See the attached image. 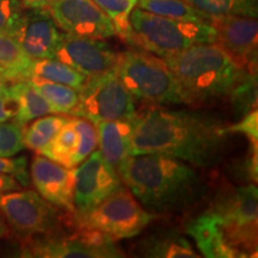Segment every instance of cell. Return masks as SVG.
Returning a JSON list of instances; mask_svg holds the SVG:
<instances>
[{"mask_svg":"<svg viewBox=\"0 0 258 258\" xmlns=\"http://www.w3.org/2000/svg\"><path fill=\"white\" fill-rule=\"evenodd\" d=\"M129 156L164 154L194 167L219 165L227 151L228 135L218 118L202 112L148 106L133 117Z\"/></svg>","mask_w":258,"mask_h":258,"instance_id":"obj_1","label":"cell"},{"mask_svg":"<svg viewBox=\"0 0 258 258\" xmlns=\"http://www.w3.org/2000/svg\"><path fill=\"white\" fill-rule=\"evenodd\" d=\"M117 173L140 205L156 215L191 212L209 194L207 182L195 167L164 154L129 156Z\"/></svg>","mask_w":258,"mask_h":258,"instance_id":"obj_2","label":"cell"},{"mask_svg":"<svg viewBox=\"0 0 258 258\" xmlns=\"http://www.w3.org/2000/svg\"><path fill=\"white\" fill-rule=\"evenodd\" d=\"M163 60L178 80L185 105L195 108L227 99L245 71L218 42L195 44Z\"/></svg>","mask_w":258,"mask_h":258,"instance_id":"obj_3","label":"cell"},{"mask_svg":"<svg viewBox=\"0 0 258 258\" xmlns=\"http://www.w3.org/2000/svg\"><path fill=\"white\" fill-rule=\"evenodd\" d=\"M115 72L135 101L147 106L185 104L175 74L163 60L146 50L118 53Z\"/></svg>","mask_w":258,"mask_h":258,"instance_id":"obj_4","label":"cell"},{"mask_svg":"<svg viewBox=\"0 0 258 258\" xmlns=\"http://www.w3.org/2000/svg\"><path fill=\"white\" fill-rule=\"evenodd\" d=\"M132 44L165 57L200 43L217 42V31L208 23L178 21L135 8L131 17Z\"/></svg>","mask_w":258,"mask_h":258,"instance_id":"obj_5","label":"cell"},{"mask_svg":"<svg viewBox=\"0 0 258 258\" xmlns=\"http://www.w3.org/2000/svg\"><path fill=\"white\" fill-rule=\"evenodd\" d=\"M206 212L217 220L226 240L241 257L257 256L258 190L256 184L220 186Z\"/></svg>","mask_w":258,"mask_h":258,"instance_id":"obj_6","label":"cell"},{"mask_svg":"<svg viewBox=\"0 0 258 258\" xmlns=\"http://www.w3.org/2000/svg\"><path fill=\"white\" fill-rule=\"evenodd\" d=\"M157 215L145 209L127 186L122 184L97 207L73 218L74 226L98 231L114 241L134 238L144 232Z\"/></svg>","mask_w":258,"mask_h":258,"instance_id":"obj_7","label":"cell"},{"mask_svg":"<svg viewBox=\"0 0 258 258\" xmlns=\"http://www.w3.org/2000/svg\"><path fill=\"white\" fill-rule=\"evenodd\" d=\"M72 233L62 230L22 239L21 257L108 258L124 257L114 241L101 232L74 226Z\"/></svg>","mask_w":258,"mask_h":258,"instance_id":"obj_8","label":"cell"},{"mask_svg":"<svg viewBox=\"0 0 258 258\" xmlns=\"http://www.w3.org/2000/svg\"><path fill=\"white\" fill-rule=\"evenodd\" d=\"M78 93V104L70 114L73 117L86 118L96 124L103 121L132 120L137 114L135 99L115 71L90 77Z\"/></svg>","mask_w":258,"mask_h":258,"instance_id":"obj_9","label":"cell"},{"mask_svg":"<svg viewBox=\"0 0 258 258\" xmlns=\"http://www.w3.org/2000/svg\"><path fill=\"white\" fill-rule=\"evenodd\" d=\"M0 213L18 237L49 234L69 225L59 208L34 190L0 194Z\"/></svg>","mask_w":258,"mask_h":258,"instance_id":"obj_10","label":"cell"},{"mask_svg":"<svg viewBox=\"0 0 258 258\" xmlns=\"http://www.w3.org/2000/svg\"><path fill=\"white\" fill-rule=\"evenodd\" d=\"M76 169L73 218L83 217L122 185L117 170L106 161L99 151H93Z\"/></svg>","mask_w":258,"mask_h":258,"instance_id":"obj_11","label":"cell"},{"mask_svg":"<svg viewBox=\"0 0 258 258\" xmlns=\"http://www.w3.org/2000/svg\"><path fill=\"white\" fill-rule=\"evenodd\" d=\"M55 59L90 78L115 71L118 53L101 38L74 36L63 32Z\"/></svg>","mask_w":258,"mask_h":258,"instance_id":"obj_12","label":"cell"},{"mask_svg":"<svg viewBox=\"0 0 258 258\" xmlns=\"http://www.w3.org/2000/svg\"><path fill=\"white\" fill-rule=\"evenodd\" d=\"M48 10L66 34L101 40L116 35L110 18L92 0H57Z\"/></svg>","mask_w":258,"mask_h":258,"instance_id":"obj_13","label":"cell"},{"mask_svg":"<svg viewBox=\"0 0 258 258\" xmlns=\"http://www.w3.org/2000/svg\"><path fill=\"white\" fill-rule=\"evenodd\" d=\"M217 42L244 69L257 71V18L243 16L212 17Z\"/></svg>","mask_w":258,"mask_h":258,"instance_id":"obj_14","label":"cell"},{"mask_svg":"<svg viewBox=\"0 0 258 258\" xmlns=\"http://www.w3.org/2000/svg\"><path fill=\"white\" fill-rule=\"evenodd\" d=\"M62 34L49 10L35 8L25 9L14 37L30 59H55Z\"/></svg>","mask_w":258,"mask_h":258,"instance_id":"obj_15","label":"cell"},{"mask_svg":"<svg viewBox=\"0 0 258 258\" xmlns=\"http://www.w3.org/2000/svg\"><path fill=\"white\" fill-rule=\"evenodd\" d=\"M30 177L32 184L42 198L74 217L76 209L73 203V191L76 167L69 169L37 154L32 159Z\"/></svg>","mask_w":258,"mask_h":258,"instance_id":"obj_16","label":"cell"},{"mask_svg":"<svg viewBox=\"0 0 258 258\" xmlns=\"http://www.w3.org/2000/svg\"><path fill=\"white\" fill-rule=\"evenodd\" d=\"M184 230L195 240L200 252L208 258L241 257L226 240L220 226L207 212L194 217L184 224Z\"/></svg>","mask_w":258,"mask_h":258,"instance_id":"obj_17","label":"cell"},{"mask_svg":"<svg viewBox=\"0 0 258 258\" xmlns=\"http://www.w3.org/2000/svg\"><path fill=\"white\" fill-rule=\"evenodd\" d=\"M135 253L140 257L199 258L200 254L182 232L164 228L151 232L135 244Z\"/></svg>","mask_w":258,"mask_h":258,"instance_id":"obj_18","label":"cell"},{"mask_svg":"<svg viewBox=\"0 0 258 258\" xmlns=\"http://www.w3.org/2000/svg\"><path fill=\"white\" fill-rule=\"evenodd\" d=\"M98 145L102 157L117 170L129 157L134 123L132 120L103 121L96 123Z\"/></svg>","mask_w":258,"mask_h":258,"instance_id":"obj_19","label":"cell"},{"mask_svg":"<svg viewBox=\"0 0 258 258\" xmlns=\"http://www.w3.org/2000/svg\"><path fill=\"white\" fill-rule=\"evenodd\" d=\"M10 97L16 103L15 121L22 127L41 116L54 114L49 103L37 91L29 80H19L9 85Z\"/></svg>","mask_w":258,"mask_h":258,"instance_id":"obj_20","label":"cell"},{"mask_svg":"<svg viewBox=\"0 0 258 258\" xmlns=\"http://www.w3.org/2000/svg\"><path fill=\"white\" fill-rule=\"evenodd\" d=\"M32 59L15 37L0 34V77L6 82H19L29 78Z\"/></svg>","mask_w":258,"mask_h":258,"instance_id":"obj_21","label":"cell"},{"mask_svg":"<svg viewBox=\"0 0 258 258\" xmlns=\"http://www.w3.org/2000/svg\"><path fill=\"white\" fill-rule=\"evenodd\" d=\"M30 77L62 84L77 91H79L88 80V77L57 59L32 60L29 78Z\"/></svg>","mask_w":258,"mask_h":258,"instance_id":"obj_22","label":"cell"},{"mask_svg":"<svg viewBox=\"0 0 258 258\" xmlns=\"http://www.w3.org/2000/svg\"><path fill=\"white\" fill-rule=\"evenodd\" d=\"M71 116L59 115H44L35 118L30 125L23 128V143L29 150L40 152L48 144L53 140L57 132L71 120Z\"/></svg>","mask_w":258,"mask_h":258,"instance_id":"obj_23","label":"cell"},{"mask_svg":"<svg viewBox=\"0 0 258 258\" xmlns=\"http://www.w3.org/2000/svg\"><path fill=\"white\" fill-rule=\"evenodd\" d=\"M138 8L151 14L178 21L211 24L212 19L208 15L192 8L184 0H139Z\"/></svg>","mask_w":258,"mask_h":258,"instance_id":"obj_24","label":"cell"},{"mask_svg":"<svg viewBox=\"0 0 258 258\" xmlns=\"http://www.w3.org/2000/svg\"><path fill=\"white\" fill-rule=\"evenodd\" d=\"M46 98L54 114L70 115L79 101V93L70 86L44 80L36 77L27 79Z\"/></svg>","mask_w":258,"mask_h":258,"instance_id":"obj_25","label":"cell"},{"mask_svg":"<svg viewBox=\"0 0 258 258\" xmlns=\"http://www.w3.org/2000/svg\"><path fill=\"white\" fill-rule=\"evenodd\" d=\"M79 144V137L74 128L72 118L57 132V134L53 138V140L47 145L43 150H41L38 154L48 158V159L55 161L64 167L72 169L73 156L77 152Z\"/></svg>","mask_w":258,"mask_h":258,"instance_id":"obj_26","label":"cell"},{"mask_svg":"<svg viewBox=\"0 0 258 258\" xmlns=\"http://www.w3.org/2000/svg\"><path fill=\"white\" fill-rule=\"evenodd\" d=\"M237 117H243L257 109V71L245 69L244 73L234 84L227 99Z\"/></svg>","mask_w":258,"mask_h":258,"instance_id":"obj_27","label":"cell"},{"mask_svg":"<svg viewBox=\"0 0 258 258\" xmlns=\"http://www.w3.org/2000/svg\"><path fill=\"white\" fill-rule=\"evenodd\" d=\"M192 8L208 15L209 17L221 16H243L257 18V0H184Z\"/></svg>","mask_w":258,"mask_h":258,"instance_id":"obj_28","label":"cell"},{"mask_svg":"<svg viewBox=\"0 0 258 258\" xmlns=\"http://www.w3.org/2000/svg\"><path fill=\"white\" fill-rule=\"evenodd\" d=\"M92 2L110 18L115 27L116 35L132 44L133 32H132L129 17L132 11L138 6L139 0H92Z\"/></svg>","mask_w":258,"mask_h":258,"instance_id":"obj_29","label":"cell"},{"mask_svg":"<svg viewBox=\"0 0 258 258\" xmlns=\"http://www.w3.org/2000/svg\"><path fill=\"white\" fill-rule=\"evenodd\" d=\"M72 122L79 137L78 148L72 160L73 167H77L98 146V134H97L96 125L86 118L74 117Z\"/></svg>","mask_w":258,"mask_h":258,"instance_id":"obj_30","label":"cell"},{"mask_svg":"<svg viewBox=\"0 0 258 258\" xmlns=\"http://www.w3.org/2000/svg\"><path fill=\"white\" fill-rule=\"evenodd\" d=\"M23 128L16 121L0 122V157H14L23 150Z\"/></svg>","mask_w":258,"mask_h":258,"instance_id":"obj_31","label":"cell"},{"mask_svg":"<svg viewBox=\"0 0 258 258\" xmlns=\"http://www.w3.org/2000/svg\"><path fill=\"white\" fill-rule=\"evenodd\" d=\"M25 9L18 0H0V34L14 37L18 30Z\"/></svg>","mask_w":258,"mask_h":258,"instance_id":"obj_32","label":"cell"},{"mask_svg":"<svg viewBox=\"0 0 258 258\" xmlns=\"http://www.w3.org/2000/svg\"><path fill=\"white\" fill-rule=\"evenodd\" d=\"M224 133L226 135L231 134H244L249 138L250 145L258 146V112L252 110L241 117L237 123L232 125H225Z\"/></svg>","mask_w":258,"mask_h":258,"instance_id":"obj_33","label":"cell"},{"mask_svg":"<svg viewBox=\"0 0 258 258\" xmlns=\"http://www.w3.org/2000/svg\"><path fill=\"white\" fill-rule=\"evenodd\" d=\"M0 173H6V175L15 177L21 185L27 186L30 184L28 160L25 157H0Z\"/></svg>","mask_w":258,"mask_h":258,"instance_id":"obj_34","label":"cell"},{"mask_svg":"<svg viewBox=\"0 0 258 258\" xmlns=\"http://www.w3.org/2000/svg\"><path fill=\"white\" fill-rule=\"evenodd\" d=\"M16 114V103L11 97H0V122L9 121Z\"/></svg>","mask_w":258,"mask_h":258,"instance_id":"obj_35","label":"cell"},{"mask_svg":"<svg viewBox=\"0 0 258 258\" xmlns=\"http://www.w3.org/2000/svg\"><path fill=\"white\" fill-rule=\"evenodd\" d=\"M21 189V184L15 177L6 175V173H0V194L14 191V190Z\"/></svg>","mask_w":258,"mask_h":258,"instance_id":"obj_36","label":"cell"},{"mask_svg":"<svg viewBox=\"0 0 258 258\" xmlns=\"http://www.w3.org/2000/svg\"><path fill=\"white\" fill-rule=\"evenodd\" d=\"M18 2L27 9H35V8L48 9L50 5H53L54 3L57 2V0H18Z\"/></svg>","mask_w":258,"mask_h":258,"instance_id":"obj_37","label":"cell"},{"mask_svg":"<svg viewBox=\"0 0 258 258\" xmlns=\"http://www.w3.org/2000/svg\"><path fill=\"white\" fill-rule=\"evenodd\" d=\"M11 232H12L11 228H10L8 222H6L4 217L2 215V213H0V241L6 239L8 237H10Z\"/></svg>","mask_w":258,"mask_h":258,"instance_id":"obj_38","label":"cell"},{"mask_svg":"<svg viewBox=\"0 0 258 258\" xmlns=\"http://www.w3.org/2000/svg\"><path fill=\"white\" fill-rule=\"evenodd\" d=\"M0 97H10L8 82L2 77H0Z\"/></svg>","mask_w":258,"mask_h":258,"instance_id":"obj_39","label":"cell"}]
</instances>
